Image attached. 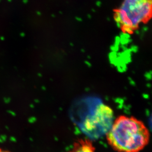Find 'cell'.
<instances>
[{
  "mask_svg": "<svg viewBox=\"0 0 152 152\" xmlns=\"http://www.w3.org/2000/svg\"><path fill=\"white\" fill-rule=\"evenodd\" d=\"M151 0H125L116 15V20L124 33H132L151 15Z\"/></svg>",
  "mask_w": 152,
  "mask_h": 152,
  "instance_id": "obj_2",
  "label": "cell"
},
{
  "mask_svg": "<svg viewBox=\"0 0 152 152\" xmlns=\"http://www.w3.org/2000/svg\"><path fill=\"white\" fill-rule=\"evenodd\" d=\"M112 109L103 103L98 104L81 121L80 128L85 134L98 137L107 134L114 122Z\"/></svg>",
  "mask_w": 152,
  "mask_h": 152,
  "instance_id": "obj_3",
  "label": "cell"
},
{
  "mask_svg": "<svg viewBox=\"0 0 152 152\" xmlns=\"http://www.w3.org/2000/svg\"><path fill=\"white\" fill-rule=\"evenodd\" d=\"M0 152H12L7 149L0 148Z\"/></svg>",
  "mask_w": 152,
  "mask_h": 152,
  "instance_id": "obj_5",
  "label": "cell"
},
{
  "mask_svg": "<svg viewBox=\"0 0 152 152\" xmlns=\"http://www.w3.org/2000/svg\"><path fill=\"white\" fill-rule=\"evenodd\" d=\"M108 143L118 152H139L148 145L149 130L141 121L121 116L114 121L106 134Z\"/></svg>",
  "mask_w": 152,
  "mask_h": 152,
  "instance_id": "obj_1",
  "label": "cell"
},
{
  "mask_svg": "<svg viewBox=\"0 0 152 152\" xmlns=\"http://www.w3.org/2000/svg\"><path fill=\"white\" fill-rule=\"evenodd\" d=\"M69 152H96V150L90 139H81L75 142Z\"/></svg>",
  "mask_w": 152,
  "mask_h": 152,
  "instance_id": "obj_4",
  "label": "cell"
}]
</instances>
